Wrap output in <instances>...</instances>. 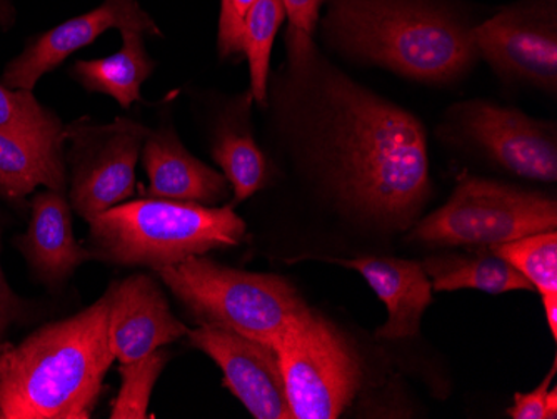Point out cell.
I'll return each instance as SVG.
<instances>
[{
    "label": "cell",
    "instance_id": "1",
    "mask_svg": "<svg viewBox=\"0 0 557 419\" xmlns=\"http://www.w3.org/2000/svg\"><path fill=\"white\" fill-rule=\"evenodd\" d=\"M325 156L346 205L387 230L412 226L429 196L421 122L343 76L324 84Z\"/></svg>",
    "mask_w": 557,
    "mask_h": 419
},
{
    "label": "cell",
    "instance_id": "2",
    "mask_svg": "<svg viewBox=\"0 0 557 419\" xmlns=\"http://www.w3.org/2000/svg\"><path fill=\"white\" fill-rule=\"evenodd\" d=\"M114 361L104 294L8 349V368L0 374V419H89Z\"/></svg>",
    "mask_w": 557,
    "mask_h": 419
},
{
    "label": "cell",
    "instance_id": "3",
    "mask_svg": "<svg viewBox=\"0 0 557 419\" xmlns=\"http://www.w3.org/2000/svg\"><path fill=\"white\" fill-rule=\"evenodd\" d=\"M329 29L350 54L397 74L444 83L471 64V29L411 0H333Z\"/></svg>",
    "mask_w": 557,
    "mask_h": 419
},
{
    "label": "cell",
    "instance_id": "4",
    "mask_svg": "<svg viewBox=\"0 0 557 419\" xmlns=\"http://www.w3.org/2000/svg\"><path fill=\"white\" fill-rule=\"evenodd\" d=\"M246 223L233 206L147 197L121 202L89 221L87 249L97 261L158 271L214 249L237 246Z\"/></svg>",
    "mask_w": 557,
    "mask_h": 419
},
{
    "label": "cell",
    "instance_id": "5",
    "mask_svg": "<svg viewBox=\"0 0 557 419\" xmlns=\"http://www.w3.org/2000/svg\"><path fill=\"white\" fill-rule=\"evenodd\" d=\"M156 273L197 324L234 331L271 346L312 309L286 278L230 268L206 255Z\"/></svg>",
    "mask_w": 557,
    "mask_h": 419
},
{
    "label": "cell",
    "instance_id": "6",
    "mask_svg": "<svg viewBox=\"0 0 557 419\" xmlns=\"http://www.w3.org/2000/svg\"><path fill=\"white\" fill-rule=\"evenodd\" d=\"M556 230L557 205L546 194L466 176L443 208L412 227L409 239L444 248H494Z\"/></svg>",
    "mask_w": 557,
    "mask_h": 419
},
{
    "label": "cell",
    "instance_id": "7",
    "mask_svg": "<svg viewBox=\"0 0 557 419\" xmlns=\"http://www.w3.org/2000/svg\"><path fill=\"white\" fill-rule=\"evenodd\" d=\"M274 348L294 419H336L349 408L362 366L336 324L311 309Z\"/></svg>",
    "mask_w": 557,
    "mask_h": 419
},
{
    "label": "cell",
    "instance_id": "8",
    "mask_svg": "<svg viewBox=\"0 0 557 419\" xmlns=\"http://www.w3.org/2000/svg\"><path fill=\"white\" fill-rule=\"evenodd\" d=\"M147 134V127L127 119L109 126L79 127L74 134L71 202L87 223L133 197Z\"/></svg>",
    "mask_w": 557,
    "mask_h": 419
},
{
    "label": "cell",
    "instance_id": "9",
    "mask_svg": "<svg viewBox=\"0 0 557 419\" xmlns=\"http://www.w3.org/2000/svg\"><path fill=\"white\" fill-rule=\"evenodd\" d=\"M186 337L221 368L224 386L256 419H294L274 346L208 324L189 328Z\"/></svg>",
    "mask_w": 557,
    "mask_h": 419
},
{
    "label": "cell",
    "instance_id": "10",
    "mask_svg": "<svg viewBox=\"0 0 557 419\" xmlns=\"http://www.w3.org/2000/svg\"><path fill=\"white\" fill-rule=\"evenodd\" d=\"M471 36L475 51L497 71L556 93V17L546 8L506 9Z\"/></svg>",
    "mask_w": 557,
    "mask_h": 419
},
{
    "label": "cell",
    "instance_id": "11",
    "mask_svg": "<svg viewBox=\"0 0 557 419\" xmlns=\"http://www.w3.org/2000/svg\"><path fill=\"white\" fill-rule=\"evenodd\" d=\"M465 130L506 171L525 180L556 183V134L543 122L481 101L466 108Z\"/></svg>",
    "mask_w": 557,
    "mask_h": 419
},
{
    "label": "cell",
    "instance_id": "12",
    "mask_svg": "<svg viewBox=\"0 0 557 419\" xmlns=\"http://www.w3.org/2000/svg\"><path fill=\"white\" fill-rule=\"evenodd\" d=\"M106 298L109 344L119 362L136 361L187 336L189 328L172 315L161 287L147 274L114 281Z\"/></svg>",
    "mask_w": 557,
    "mask_h": 419
},
{
    "label": "cell",
    "instance_id": "13",
    "mask_svg": "<svg viewBox=\"0 0 557 419\" xmlns=\"http://www.w3.org/2000/svg\"><path fill=\"white\" fill-rule=\"evenodd\" d=\"M109 29H134L159 36L161 30L136 0H106L104 4L50 29L30 44L5 69L2 84L11 89L33 90L37 81L54 71L72 52L92 44Z\"/></svg>",
    "mask_w": 557,
    "mask_h": 419
},
{
    "label": "cell",
    "instance_id": "14",
    "mask_svg": "<svg viewBox=\"0 0 557 419\" xmlns=\"http://www.w3.org/2000/svg\"><path fill=\"white\" fill-rule=\"evenodd\" d=\"M319 259L358 271L386 305L387 321L375 331L377 340L400 341L418 336L422 315L433 301V286L419 262L379 256Z\"/></svg>",
    "mask_w": 557,
    "mask_h": 419
},
{
    "label": "cell",
    "instance_id": "15",
    "mask_svg": "<svg viewBox=\"0 0 557 419\" xmlns=\"http://www.w3.org/2000/svg\"><path fill=\"white\" fill-rule=\"evenodd\" d=\"M143 162L149 176L147 197L215 206L230 196L224 174L194 158L171 127L147 134Z\"/></svg>",
    "mask_w": 557,
    "mask_h": 419
},
{
    "label": "cell",
    "instance_id": "16",
    "mask_svg": "<svg viewBox=\"0 0 557 419\" xmlns=\"http://www.w3.org/2000/svg\"><path fill=\"white\" fill-rule=\"evenodd\" d=\"M61 193L49 189L37 194L27 233L17 239L34 271L49 284L62 283L75 268L94 259L92 252L75 241L71 206Z\"/></svg>",
    "mask_w": 557,
    "mask_h": 419
},
{
    "label": "cell",
    "instance_id": "17",
    "mask_svg": "<svg viewBox=\"0 0 557 419\" xmlns=\"http://www.w3.org/2000/svg\"><path fill=\"white\" fill-rule=\"evenodd\" d=\"M434 291L478 289L487 294L534 291L529 281L491 248L444 252L422 262Z\"/></svg>",
    "mask_w": 557,
    "mask_h": 419
},
{
    "label": "cell",
    "instance_id": "18",
    "mask_svg": "<svg viewBox=\"0 0 557 419\" xmlns=\"http://www.w3.org/2000/svg\"><path fill=\"white\" fill-rule=\"evenodd\" d=\"M121 51L111 58L75 62V79L89 93H102L114 97L124 109L140 101V86L154 71V62L144 49L143 33L134 29L121 30Z\"/></svg>",
    "mask_w": 557,
    "mask_h": 419
},
{
    "label": "cell",
    "instance_id": "19",
    "mask_svg": "<svg viewBox=\"0 0 557 419\" xmlns=\"http://www.w3.org/2000/svg\"><path fill=\"white\" fill-rule=\"evenodd\" d=\"M39 186L52 190L64 189L61 155L0 133V194L22 197Z\"/></svg>",
    "mask_w": 557,
    "mask_h": 419
},
{
    "label": "cell",
    "instance_id": "20",
    "mask_svg": "<svg viewBox=\"0 0 557 419\" xmlns=\"http://www.w3.org/2000/svg\"><path fill=\"white\" fill-rule=\"evenodd\" d=\"M212 158L221 165L222 174L233 187L234 199L230 205L233 208L268 184V159L256 140L243 131L231 127L219 131Z\"/></svg>",
    "mask_w": 557,
    "mask_h": 419
},
{
    "label": "cell",
    "instance_id": "21",
    "mask_svg": "<svg viewBox=\"0 0 557 419\" xmlns=\"http://www.w3.org/2000/svg\"><path fill=\"white\" fill-rule=\"evenodd\" d=\"M0 133L61 155V121L42 108L30 90L11 89L0 83Z\"/></svg>",
    "mask_w": 557,
    "mask_h": 419
},
{
    "label": "cell",
    "instance_id": "22",
    "mask_svg": "<svg viewBox=\"0 0 557 419\" xmlns=\"http://www.w3.org/2000/svg\"><path fill=\"white\" fill-rule=\"evenodd\" d=\"M284 17L286 9L283 0H258L244 19L240 54L249 61L250 93L262 106L268 101L272 46Z\"/></svg>",
    "mask_w": 557,
    "mask_h": 419
},
{
    "label": "cell",
    "instance_id": "23",
    "mask_svg": "<svg viewBox=\"0 0 557 419\" xmlns=\"http://www.w3.org/2000/svg\"><path fill=\"white\" fill-rule=\"evenodd\" d=\"M491 249L518 269L541 298L557 296V231L529 234Z\"/></svg>",
    "mask_w": 557,
    "mask_h": 419
},
{
    "label": "cell",
    "instance_id": "24",
    "mask_svg": "<svg viewBox=\"0 0 557 419\" xmlns=\"http://www.w3.org/2000/svg\"><path fill=\"white\" fill-rule=\"evenodd\" d=\"M169 359H171V353L159 348L136 361L121 362L119 373H121L122 383L117 398L112 405V419L147 418L152 390Z\"/></svg>",
    "mask_w": 557,
    "mask_h": 419
},
{
    "label": "cell",
    "instance_id": "25",
    "mask_svg": "<svg viewBox=\"0 0 557 419\" xmlns=\"http://www.w3.org/2000/svg\"><path fill=\"white\" fill-rule=\"evenodd\" d=\"M557 365L553 362L549 373L544 377L543 383L534 387L531 393H516L515 405L508 409L512 419H556L557 418V390L550 387L556 377Z\"/></svg>",
    "mask_w": 557,
    "mask_h": 419
},
{
    "label": "cell",
    "instance_id": "26",
    "mask_svg": "<svg viewBox=\"0 0 557 419\" xmlns=\"http://www.w3.org/2000/svg\"><path fill=\"white\" fill-rule=\"evenodd\" d=\"M286 15L293 29V58H304L309 54L311 34L318 22L319 8L322 0H283Z\"/></svg>",
    "mask_w": 557,
    "mask_h": 419
},
{
    "label": "cell",
    "instance_id": "27",
    "mask_svg": "<svg viewBox=\"0 0 557 419\" xmlns=\"http://www.w3.org/2000/svg\"><path fill=\"white\" fill-rule=\"evenodd\" d=\"M258 0H222L219 22V52L222 58L240 54L244 19Z\"/></svg>",
    "mask_w": 557,
    "mask_h": 419
},
{
    "label": "cell",
    "instance_id": "28",
    "mask_svg": "<svg viewBox=\"0 0 557 419\" xmlns=\"http://www.w3.org/2000/svg\"><path fill=\"white\" fill-rule=\"evenodd\" d=\"M15 315V298L14 294L9 289L8 283H5L4 274H2V268H0V334L4 333L8 328L9 321L14 318Z\"/></svg>",
    "mask_w": 557,
    "mask_h": 419
},
{
    "label": "cell",
    "instance_id": "29",
    "mask_svg": "<svg viewBox=\"0 0 557 419\" xmlns=\"http://www.w3.org/2000/svg\"><path fill=\"white\" fill-rule=\"evenodd\" d=\"M544 315H546L547 326L554 340L557 337V296L543 298Z\"/></svg>",
    "mask_w": 557,
    "mask_h": 419
},
{
    "label": "cell",
    "instance_id": "30",
    "mask_svg": "<svg viewBox=\"0 0 557 419\" xmlns=\"http://www.w3.org/2000/svg\"><path fill=\"white\" fill-rule=\"evenodd\" d=\"M14 14H12L11 5L8 4V0H0V26H9L11 24Z\"/></svg>",
    "mask_w": 557,
    "mask_h": 419
},
{
    "label": "cell",
    "instance_id": "31",
    "mask_svg": "<svg viewBox=\"0 0 557 419\" xmlns=\"http://www.w3.org/2000/svg\"><path fill=\"white\" fill-rule=\"evenodd\" d=\"M8 368V349L0 352V374L4 373Z\"/></svg>",
    "mask_w": 557,
    "mask_h": 419
}]
</instances>
